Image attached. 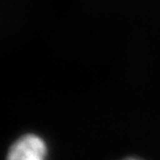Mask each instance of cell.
Wrapping results in <instances>:
<instances>
[{"mask_svg":"<svg viewBox=\"0 0 160 160\" xmlns=\"http://www.w3.org/2000/svg\"><path fill=\"white\" fill-rule=\"evenodd\" d=\"M48 143L42 136L26 132L9 146L5 160H48Z\"/></svg>","mask_w":160,"mask_h":160,"instance_id":"obj_1","label":"cell"},{"mask_svg":"<svg viewBox=\"0 0 160 160\" xmlns=\"http://www.w3.org/2000/svg\"><path fill=\"white\" fill-rule=\"evenodd\" d=\"M118 160H145V159L141 157H138V156H126V157L120 158Z\"/></svg>","mask_w":160,"mask_h":160,"instance_id":"obj_2","label":"cell"}]
</instances>
